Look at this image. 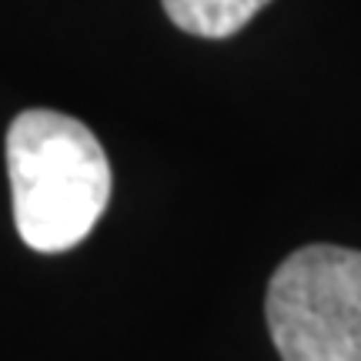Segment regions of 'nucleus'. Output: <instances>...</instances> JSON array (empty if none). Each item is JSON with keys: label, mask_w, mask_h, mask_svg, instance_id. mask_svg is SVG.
<instances>
[{"label": "nucleus", "mask_w": 361, "mask_h": 361, "mask_svg": "<svg viewBox=\"0 0 361 361\" xmlns=\"http://www.w3.org/2000/svg\"><path fill=\"white\" fill-rule=\"evenodd\" d=\"M161 4L171 24H178L184 34L221 40L238 34L271 0H161Z\"/></svg>", "instance_id": "obj_3"}, {"label": "nucleus", "mask_w": 361, "mask_h": 361, "mask_svg": "<svg viewBox=\"0 0 361 361\" xmlns=\"http://www.w3.org/2000/svg\"><path fill=\"white\" fill-rule=\"evenodd\" d=\"M264 318L281 361H361V251L311 245L284 258Z\"/></svg>", "instance_id": "obj_2"}, {"label": "nucleus", "mask_w": 361, "mask_h": 361, "mask_svg": "<svg viewBox=\"0 0 361 361\" xmlns=\"http://www.w3.org/2000/svg\"><path fill=\"white\" fill-rule=\"evenodd\" d=\"M13 224L27 247H78L111 201V164L87 124L61 111H24L7 130Z\"/></svg>", "instance_id": "obj_1"}]
</instances>
